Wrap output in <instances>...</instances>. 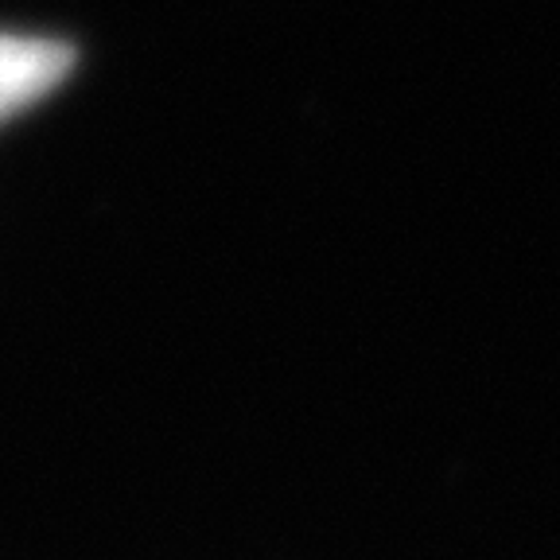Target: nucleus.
Returning a JSON list of instances; mask_svg holds the SVG:
<instances>
[{
	"label": "nucleus",
	"mask_w": 560,
	"mask_h": 560,
	"mask_svg": "<svg viewBox=\"0 0 560 560\" xmlns=\"http://www.w3.org/2000/svg\"><path fill=\"white\" fill-rule=\"evenodd\" d=\"M74 67V51L47 35L0 32V121L55 90Z\"/></svg>",
	"instance_id": "obj_1"
}]
</instances>
